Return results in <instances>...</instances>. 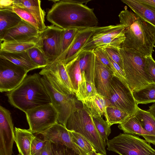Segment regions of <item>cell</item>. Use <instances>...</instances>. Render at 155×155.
<instances>
[{
  "mask_svg": "<svg viewBox=\"0 0 155 155\" xmlns=\"http://www.w3.org/2000/svg\"><path fill=\"white\" fill-rule=\"evenodd\" d=\"M120 24L124 25L125 39L120 48L134 50L145 57L152 56L155 47V27L128 10L119 13Z\"/></svg>",
  "mask_w": 155,
  "mask_h": 155,
  "instance_id": "6da1fadb",
  "label": "cell"
},
{
  "mask_svg": "<svg viewBox=\"0 0 155 155\" xmlns=\"http://www.w3.org/2000/svg\"><path fill=\"white\" fill-rule=\"evenodd\" d=\"M94 9L70 0H58L48 11L46 18L64 30L95 27H97L98 20Z\"/></svg>",
  "mask_w": 155,
  "mask_h": 155,
  "instance_id": "7a4b0ae2",
  "label": "cell"
},
{
  "mask_svg": "<svg viewBox=\"0 0 155 155\" xmlns=\"http://www.w3.org/2000/svg\"><path fill=\"white\" fill-rule=\"evenodd\" d=\"M39 74L27 76L16 88L8 92L10 103L25 113L41 106L51 104Z\"/></svg>",
  "mask_w": 155,
  "mask_h": 155,
  "instance_id": "3957f363",
  "label": "cell"
},
{
  "mask_svg": "<svg viewBox=\"0 0 155 155\" xmlns=\"http://www.w3.org/2000/svg\"><path fill=\"white\" fill-rule=\"evenodd\" d=\"M65 127L69 130L78 133L87 139L95 150L106 155V143L99 134L93 122L92 116L85 106L78 109L70 116Z\"/></svg>",
  "mask_w": 155,
  "mask_h": 155,
  "instance_id": "277c9868",
  "label": "cell"
},
{
  "mask_svg": "<svg viewBox=\"0 0 155 155\" xmlns=\"http://www.w3.org/2000/svg\"><path fill=\"white\" fill-rule=\"evenodd\" d=\"M125 81L132 91L150 84L145 72V57L134 50L120 48Z\"/></svg>",
  "mask_w": 155,
  "mask_h": 155,
  "instance_id": "5b68a950",
  "label": "cell"
},
{
  "mask_svg": "<svg viewBox=\"0 0 155 155\" xmlns=\"http://www.w3.org/2000/svg\"><path fill=\"white\" fill-rule=\"evenodd\" d=\"M107 149L120 155H155V150L145 140L127 133H121L107 140Z\"/></svg>",
  "mask_w": 155,
  "mask_h": 155,
  "instance_id": "8992f818",
  "label": "cell"
},
{
  "mask_svg": "<svg viewBox=\"0 0 155 155\" xmlns=\"http://www.w3.org/2000/svg\"><path fill=\"white\" fill-rule=\"evenodd\" d=\"M111 106L129 114L135 115L138 107L131 91L125 79L114 75L111 83L110 94L108 99Z\"/></svg>",
  "mask_w": 155,
  "mask_h": 155,
  "instance_id": "52a82bcc",
  "label": "cell"
},
{
  "mask_svg": "<svg viewBox=\"0 0 155 155\" xmlns=\"http://www.w3.org/2000/svg\"><path fill=\"white\" fill-rule=\"evenodd\" d=\"M41 79L50 96L51 104L57 112V123L65 127L71 115L81 108L79 107L78 100L75 98V95H66L58 91L45 77L41 76Z\"/></svg>",
  "mask_w": 155,
  "mask_h": 155,
  "instance_id": "ba28073f",
  "label": "cell"
},
{
  "mask_svg": "<svg viewBox=\"0 0 155 155\" xmlns=\"http://www.w3.org/2000/svg\"><path fill=\"white\" fill-rule=\"evenodd\" d=\"M64 30L52 25L47 26L45 30L39 33L36 45L50 64L61 55Z\"/></svg>",
  "mask_w": 155,
  "mask_h": 155,
  "instance_id": "9c48e42d",
  "label": "cell"
},
{
  "mask_svg": "<svg viewBox=\"0 0 155 155\" xmlns=\"http://www.w3.org/2000/svg\"><path fill=\"white\" fill-rule=\"evenodd\" d=\"M39 74L46 77L51 85L61 93L66 95L75 94L65 64L62 61H53Z\"/></svg>",
  "mask_w": 155,
  "mask_h": 155,
  "instance_id": "30bf717a",
  "label": "cell"
},
{
  "mask_svg": "<svg viewBox=\"0 0 155 155\" xmlns=\"http://www.w3.org/2000/svg\"><path fill=\"white\" fill-rule=\"evenodd\" d=\"M29 130L37 134L57 123V112L52 104L41 106L25 113Z\"/></svg>",
  "mask_w": 155,
  "mask_h": 155,
  "instance_id": "8fae6325",
  "label": "cell"
},
{
  "mask_svg": "<svg viewBox=\"0 0 155 155\" xmlns=\"http://www.w3.org/2000/svg\"><path fill=\"white\" fill-rule=\"evenodd\" d=\"M24 68L0 58V91L9 92L18 87L27 76Z\"/></svg>",
  "mask_w": 155,
  "mask_h": 155,
  "instance_id": "7c38bea8",
  "label": "cell"
},
{
  "mask_svg": "<svg viewBox=\"0 0 155 155\" xmlns=\"http://www.w3.org/2000/svg\"><path fill=\"white\" fill-rule=\"evenodd\" d=\"M114 25L78 29L70 45L54 61H60L64 64H67L77 57L81 49L92 36L109 29Z\"/></svg>",
  "mask_w": 155,
  "mask_h": 155,
  "instance_id": "4fadbf2b",
  "label": "cell"
},
{
  "mask_svg": "<svg viewBox=\"0 0 155 155\" xmlns=\"http://www.w3.org/2000/svg\"><path fill=\"white\" fill-rule=\"evenodd\" d=\"M15 132L11 114L0 106V155H12Z\"/></svg>",
  "mask_w": 155,
  "mask_h": 155,
  "instance_id": "5bb4252c",
  "label": "cell"
},
{
  "mask_svg": "<svg viewBox=\"0 0 155 155\" xmlns=\"http://www.w3.org/2000/svg\"><path fill=\"white\" fill-rule=\"evenodd\" d=\"M38 134L41 135L44 140L50 141L56 146L59 144L64 145L73 150L79 155H87L73 142L69 131L58 123Z\"/></svg>",
  "mask_w": 155,
  "mask_h": 155,
  "instance_id": "9a60e30c",
  "label": "cell"
},
{
  "mask_svg": "<svg viewBox=\"0 0 155 155\" xmlns=\"http://www.w3.org/2000/svg\"><path fill=\"white\" fill-rule=\"evenodd\" d=\"M114 73L99 61L95 55L94 82L98 94L108 99L112 79Z\"/></svg>",
  "mask_w": 155,
  "mask_h": 155,
  "instance_id": "2e32d148",
  "label": "cell"
},
{
  "mask_svg": "<svg viewBox=\"0 0 155 155\" xmlns=\"http://www.w3.org/2000/svg\"><path fill=\"white\" fill-rule=\"evenodd\" d=\"M39 33L34 26L22 19L17 25L6 31L0 39V42L27 40L38 36Z\"/></svg>",
  "mask_w": 155,
  "mask_h": 155,
  "instance_id": "e0dca14e",
  "label": "cell"
},
{
  "mask_svg": "<svg viewBox=\"0 0 155 155\" xmlns=\"http://www.w3.org/2000/svg\"><path fill=\"white\" fill-rule=\"evenodd\" d=\"M11 7L23 8L29 12L37 22L39 32L46 28L47 26L45 24V12L41 7V0H13Z\"/></svg>",
  "mask_w": 155,
  "mask_h": 155,
  "instance_id": "ac0fdd59",
  "label": "cell"
},
{
  "mask_svg": "<svg viewBox=\"0 0 155 155\" xmlns=\"http://www.w3.org/2000/svg\"><path fill=\"white\" fill-rule=\"evenodd\" d=\"M82 105L90 111L93 117H106V109L109 106L108 99L97 94L81 101Z\"/></svg>",
  "mask_w": 155,
  "mask_h": 155,
  "instance_id": "d6986e66",
  "label": "cell"
},
{
  "mask_svg": "<svg viewBox=\"0 0 155 155\" xmlns=\"http://www.w3.org/2000/svg\"><path fill=\"white\" fill-rule=\"evenodd\" d=\"M15 141L21 155H31L32 142L36 136L29 129L15 127Z\"/></svg>",
  "mask_w": 155,
  "mask_h": 155,
  "instance_id": "ffe728a7",
  "label": "cell"
},
{
  "mask_svg": "<svg viewBox=\"0 0 155 155\" xmlns=\"http://www.w3.org/2000/svg\"><path fill=\"white\" fill-rule=\"evenodd\" d=\"M0 58L8 60L21 67L28 72L40 68L31 60L27 51L18 53L0 51Z\"/></svg>",
  "mask_w": 155,
  "mask_h": 155,
  "instance_id": "44dd1931",
  "label": "cell"
},
{
  "mask_svg": "<svg viewBox=\"0 0 155 155\" xmlns=\"http://www.w3.org/2000/svg\"><path fill=\"white\" fill-rule=\"evenodd\" d=\"M124 35H118L116 32L112 29L108 30L99 33L97 37V47L104 48H120L121 44L125 40Z\"/></svg>",
  "mask_w": 155,
  "mask_h": 155,
  "instance_id": "7402d4cb",
  "label": "cell"
},
{
  "mask_svg": "<svg viewBox=\"0 0 155 155\" xmlns=\"http://www.w3.org/2000/svg\"><path fill=\"white\" fill-rule=\"evenodd\" d=\"M118 127L124 133L142 136L147 142L153 143L150 136L142 128L134 115L130 116L124 122L119 124Z\"/></svg>",
  "mask_w": 155,
  "mask_h": 155,
  "instance_id": "603a6c76",
  "label": "cell"
},
{
  "mask_svg": "<svg viewBox=\"0 0 155 155\" xmlns=\"http://www.w3.org/2000/svg\"><path fill=\"white\" fill-rule=\"evenodd\" d=\"M38 39V36L24 40L2 41L0 42V51L18 53L27 51L36 45Z\"/></svg>",
  "mask_w": 155,
  "mask_h": 155,
  "instance_id": "cb8c5ba5",
  "label": "cell"
},
{
  "mask_svg": "<svg viewBox=\"0 0 155 155\" xmlns=\"http://www.w3.org/2000/svg\"><path fill=\"white\" fill-rule=\"evenodd\" d=\"M128 5L137 16L149 22L155 27V11L146 6L137 0H121Z\"/></svg>",
  "mask_w": 155,
  "mask_h": 155,
  "instance_id": "d4e9b609",
  "label": "cell"
},
{
  "mask_svg": "<svg viewBox=\"0 0 155 155\" xmlns=\"http://www.w3.org/2000/svg\"><path fill=\"white\" fill-rule=\"evenodd\" d=\"M142 128L150 136L153 144L155 145V118L147 110H143L138 107L134 115Z\"/></svg>",
  "mask_w": 155,
  "mask_h": 155,
  "instance_id": "484cf974",
  "label": "cell"
},
{
  "mask_svg": "<svg viewBox=\"0 0 155 155\" xmlns=\"http://www.w3.org/2000/svg\"><path fill=\"white\" fill-rule=\"evenodd\" d=\"M21 20L20 16L12 11L0 9V39L7 31L17 25Z\"/></svg>",
  "mask_w": 155,
  "mask_h": 155,
  "instance_id": "4316f807",
  "label": "cell"
},
{
  "mask_svg": "<svg viewBox=\"0 0 155 155\" xmlns=\"http://www.w3.org/2000/svg\"><path fill=\"white\" fill-rule=\"evenodd\" d=\"M137 105L155 103V83L149 84L132 91Z\"/></svg>",
  "mask_w": 155,
  "mask_h": 155,
  "instance_id": "83f0119b",
  "label": "cell"
},
{
  "mask_svg": "<svg viewBox=\"0 0 155 155\" xmlns=\"http://www.w3.org/2000/svg\"><path fill=\"white\" fill-rule=\"evenodd\" d=\"M65 65L74 92L76 94L83 81L78 56L73 60L65 64Z\"/></svg>",
  "mask_w": 155,
  "mask_h": 155,
  "instance_id": "f1b7e54d",
  "label": "cell"
},
{
  "mask_svg": "<svg viewBox=\"0 0 155 155\" xmlns=\"http://www.w3.org/2000/svg\"><path fill=\"white\" fill-rule=\"evenodd\" d=\"M130 116L128 113L115 107L109 106L106 108L105 118L110 126L123 123Z\"/></svg>",
  "mask_w": 155,
  "mask_h": 155,
  "instance_id": "f546056e",
  "label": "cell"
},
{
  "mask_svg": "<svg viewBox=\"0 0 155 155\" xmlns=\"http://www.w3.org/2000/svg\"><path fill=\"white\" fill-rule=\"evenodd\" d=\"M97 94V89L94 83L86 80H83L75 96L77 100L81 102Z\"/></svg>",
  "mask_w": 155,
  "mask_h": 155,
  "instance_id": "4dcf8cb0",
  "label": "cell"
},
{
  "mask_svg": "<svg viewBox=\"0 0 155 155\" xmlns=\"http://www.w3.org/2000/svg\"><path fill=\"white\" fill-rule=\"evenodd\" d=\"M69 131L73 142L86 154L95 151L90 142L80 134Z\"/></svg>",
  "mask_w": 155,
  "mask_h": 155,
  "instance_id": "1f68e13d",
  "label": "cell"
},
{
  "mask_svg": "<svg viewBox=\"0 0 155 155\" xmlns=\"http://www.w3.org/2000/svg\"><path fill=\"white\" fill-rule=\"evenodd\" d=\"M27 51L31 60L40 68L43 69L50 64L45 56L36 45Z\"/></svg>",
  "mask_w": 155,
  "mask_h": 155,
  "instance_id": "d6a6232c",
  "label": "cell"
},
{
  "mask_svg": "<svg viewBox=\"0 0 155 155\" xmlns=\"http://www.w3.org/2000/svg\"><path fill=\"white\" fill-rule=\"evenodd\" d=\"M95 126L99 134L104 141L108 140V137L110 134L111 130L106 120L100 116L93 117Z\"/></svg>",
  "mask_w": 155,
  "mask_h": 155,
  "instance_id": "836d02e7",
  "label": "cell"
},
{
  "mask_svg": "<svg viewBox=\"0 0 155 155\" xmlns=\"http://www.w3.org/2000/svg\"><path fill=\"white\" fill-rule=\"evenodd\" d=\"M3 9L9 10L15 12L22 19L34 26L39 32L38 26L36 19L32 14L27 9L22 8L11 7Z\"/></svg>",
  "mask_w": 155,
  "mask_h": 155,
  "instance_id": "e575fe53",
  "label": "cell"
},
{
  "mask_svg": "<svg viewBox=\"0 0 155 155\" xmlns=\"http://www.w3.org/2000/svg\"><path fill=\"white\" fill-rule=\"evenodd\" d=\"M78 29L71 28L64 30L61 42V55L70 45Z\"/></svg>",
  "mask_w": 155,
  "mask_h": 155,
  "instance_id": "d590c367",
  "label": "cell"
},
{
  "mask_svg": "<svg viewBox=\"0 0 155 155\" xmlns=\"http://www.w3.org/2000/svg\"><path fill=\"white\" fill-rule=\"evenodd\" d=\"M94 52L101 63L113 71L114 73V75L117 77L116 72L104 48L100 47H97L94 50Z\"/></svg>",
  "mask_w": 155,
  "mask_h": 155,
  "instance_id": "8d00e7d4",
  "label": "cell"
},
{
  "mask_svg": "<svg viewBox=\"0 0 155 155\" xmlns=\"http://www.w3.org/2000/svg\"><path fill=\"white\" fill-rule=\"evenodd\" d=\"M145 72L150 83H155V61L152 56L145 57Z\"/></svg>",
  "mask_w": 155,
  "mask_h": 155,
  "instance_id": "74e56055",
  "label": "cell"
},
{
  "mask_svg": "<svg viewBox=\"0 0 155 155\" xmlns=\"http://www.w3.org/2000/svg\"><path fill=\"white\" fill-rule=\"evenodd\" d=\"M103 48L108 56L124 70L123 59L119 51L120 48Z\"/></svg>",
  "mask_w": 155,
  "mask_h": 155,
  "instance_id": "f35d334b",
  "label": "cell"
},
{
  "mask_svg": "<svg viewBox=\"0 0 155 155\" xmlns=\"http://www.w3.org/2000/svg\"><path fill=\"white\" fill-rule=\"evenodd\" d=\"M46 141L36 136L33 140L31 147V155H38L45 146Z\"/></svg>",
  "mask_w": 155,
  "mask_h": 155,
  "instance_id": "ab89813d",
  "label": "cell"
},
{
  "mask_svg": "<svg viewBox=\"0 0 155 155\" xmlns=\"http://www.w3.org/2000/svg\"><path fill=\"white\" fill-rule=\"evenodd\" d=\"M52 149L54 155H79L73 150L60 144L53 145Z\"/></svg>",
  "mask_w": 155,
  "mask_h": 155,
  "instance_id": "60d3db41",
  "label": "cell"
},
{
  "mask_svg": "<svg viewBox=\"0 0 155 155\" xmlns=\"http://www.w3.org/2000/svg\"><path fill=\"white\" fill-rule=\"evenodd\" d=\"M52 147V143L46 141L45 146L38 155H54Z\"/></svg>",
  "mask_w": 155,
  "mask_h": 155,
  "instance_id": "b9f144b4",
  "label": "cell"
},
{
  "mask_svg": "<svg viewBox=\"0 0 155 155\" xmlns=\"http://www.w3.org/2000/svg\"><path fill=\"white\" fill-rule=\"evenodd\" d=\"M138 2L155 11V0H137Z\"/></svg>",
  "mask_w": 155,
  "mask_h": 155,
  "instance_id": "7bdbcfd3",
  "label": "cell"
},
{
  "mask_svg": "<svg viewBox=\"0 0 155 155\" xmlns=\"http://www.w3.org/2000/svg\"><path fill=\"white\" fill-rule=\"evenodd\" d=\"M147 111L151 113L155 118V103L149 107Z\"/></svg>",
  "mask_w": 155,
  "mask_h": 155,
  "instance_id": "ee69618b",
  "label": "cell"
},
{
  "mask_svg": "<svg viewBox=\"0 0 155 155\" xmlns=\"http://www.w3.org/2000/svg\"><path fill=\"white\" fill-rule=\"evenodd\" d=\"M87 155H104L101 153L97 152L96 151H94L92 152L87 154Z\"/></svg>",
  "mask_w": 155,
  "mask_h": 155,
  "instance_id": "f6af8a7d",
  "label": "cell"
},
{
  "mask_svg": "<svg viewBox=\"0 0 155 155\" xmlns=\"http://www.w3.org/2000/svg\"><path fill=\"white\" fill-rule=\"evenodd\" d=\"M17 155H21V154H17Z\"/></svg>",
  "mask_w": 155,
  "mask_h": 155,
  "instance_id": "bcb514c9",
  "label": "cell"
}]
</instances>
